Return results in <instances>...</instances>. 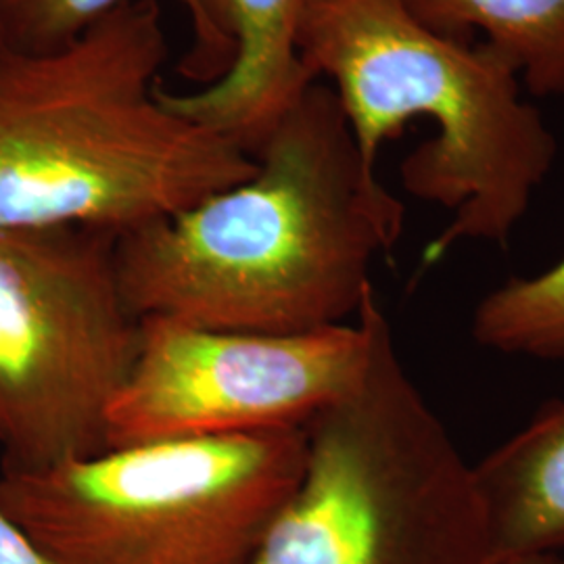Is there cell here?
Instances as JSON below:
<instances>
[{"label": "cell", "mask_w": 564, "mask_h": 564, "mask_svg": "<svg viewBox=\"0 0 564 564\" xmlns=\"http://www.w3.org/2000/svg\"><path fill=\"white\" fill-rule=\"evenodd\" d=\"M297 48L335 90L370 167L408 121L435 123V137L400 167L412 197L452 212L424 249L426 265L458 242L512 235L552 170L556 141L498 53L433 32L402 0H310Z\"/></svg>", "instance_id": "cell-3"}, {"label": "cell", "mask_w": 564, "mask_h": 564, "mask_svg": "<svg viewBox=\"0 0 564 564\" xmlns=\"http://www.w3.org/2000/svg\"><path fill=\"white\" fill-rule=\"evenodd\" d=\"M253 160L247 181L118 237L134 316L274 335L358 318L403 205L364 162L335 90L310 84Z\"/></svg>", "instance_id": "cell-1"}, {"label": "cell", "mask_w": 564, "mask_h": 564, "mask_svg": "<svg viewBox=\"0 0 564 564\" xmlns=\"http://www.w3.org/2000/svg\"><path fill=\"white\" fill-rule=\"evenodd\" d=\"M368 347L360 312L356 323L286 335L141 318L134 362L107 410V449L303 429L360 379Z\"/></svg>", "instance_id": "cell-7"}, {"label": "cell", "mask_w": 564, "mask_h": 564, "mask_svg": "<svg viewBox=\"0 0 564 564\" xmlns=\"http://www.w3.org/2000/svg\"><path fill=\"white\" fill-rule=\"evenodd\" d=\"M473 337L508 356L564 360V260L487 293L473 316Z\"/></svg>", "instance_id": "cell-12"}, {"label": "cell", "mask_w": 564, "mask_h": 564, "mask_svg": "<svg viewBox=\"0 0 564 564\" xmlns=\"http://www.w3.org/2000/svg\"><path fill=\"white\" fill-rule=\"evenodd\" d=\"M303 463V429L147 442L0 470V508L55 564H247Z\"/></svg>", "instance_id": "cell-5"}, {"label": "cell", "mask_w": 564, "mask_h": 564, "mask_svg": "<svg viewBox=\"0 0 564 564\" xmlns=\"http://www.w3.org/2000/svg\"><path fill=\"white\" fill-rule=\"evenodd\" d=\"M0 564H55L0 508Z\"/></svg>", "instance_id": "cell-13"}, {"label": "cell", "mask_w": 564, "mask_h": 564, "mask_svg": "<svg viewBox=\"0 0 564 564\" xmlns=\"http://www.w3.org/2000/svg\"><path fill=\"white\" fill-rule=\"evenodd\" d=\"M360 379L305 431L300 484L247 564H498L475 466L410 379L372 291Z\"/></svg>", "instance_id": "cell-4"}, {"label": "cell", "mask_w": 564, "mask_h": 564, "mask_svg": "<svg viewBox=\"0 0 564 564\" xmlns=\"http://www.w3.org/2000/svg\"><path fill=\"white\" fill-rule=\"evenodd\" d=\"M433 32H481L538 97H564V0H402Z\"/></svg>", "instance_id": "cell-10"}, {"label": "cell", "mask_w": 564, "mask_h": 564, "mask_svg": "<svg viewBox=\"0 0 564 564\" xmlns=\"http://www.w3.org/2000/svg\"><path fill=\"white\" fill-rule=\"evenodd\" d=\"M310 0H199L224 76L160 99L186 120L237 142L251 158L316 78L297 39Z\"/></svg>", "instance_id": "cell-8"}, {"label": "cell", "mask_w": 564, "mask_h": 564, "mask_svg": "<svg viewBox=\"0 0 564 564\" xmlns=\"http://www.w3.org/2000/svg\"><path fill=\"white\" fill-rule=\"evenodd\" d=\"M498 564H564V554H533V556L508 558Z\"/></svg>", "instance_id": "cell-14"}, {"label": "cell", "mask_w": 564, "mask_h": 564, "mask_svg": "<svg viewBox=\"0 0 564 564\" xmlns=\"http://www.w3.org/2000/svg\"><path fill=\"white\" fill-rule=\"evenodd\" d=\"M498 563L564 554V400L475 466Z\"/></svg>", "instance_id": "cell-9"}, {"label": "cell", "mask_w": 564, "mask_h": 564, "mask_svg": "<svg viewBox=\"0 0 564 564\" xmlns=\"http://www.w3.org/2000/svg\"><path fill=\"white\" fill-rule=\"evenodd\" d=\"M118 235L0 226V470L107 449V410L139 347Z\"/></svg>", "instance_id": "cell-6"}, {"label": "cell", "mask_w": 564, "mask_h": 564, "mask_svg": "<svg viewBox=\"0 0 564 564\" xmlns=\"http://www.w3.org/2000/svg\"><path fill=\"white\" fill-rule=\"evenodd\" d=\"M128 0H0V46L21 53H48L76 41L84 30ZM186 11L193 44L178 65L182 78L199 88L220 80L216 55L199 0H174Z\"/></svg>", "instance_id": "cell-11"}, {"label": "cell", "mask_w": 564, "mask_h": 564, "mask_svg": "<svg viewBox=\"0 0 564 564\" xmlns=\"http://www.w3.org/2000/svg\"><path fill=\"white\" fill-rule=\"evenodd\" d=\"M158 0H128L48 53L0 46V226L121 237L247 181L237 142L160 99Z\"/></svg>", "instance_id": "cell-2"}]
</instances>
